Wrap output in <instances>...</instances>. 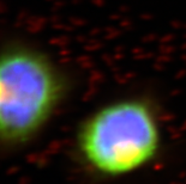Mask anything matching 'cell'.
<instances>
[{
    "label": "cell",
    "instance_id": "1",
    "mask_svg": "<svg viewBox=\"0 0 186 184\" xmlns=\"http://www.w3.org/2000/svg\"><path fill=\"white\" fill-rule=\"evenodd\" d=\"M164 131L159 109L143 96L103 103L78 124L73 151L86 173L103 181L137 175L161 155Z\"/></svg>",
    "mask_w": 186,
    "mask_h": 184
},
{
    "label": "cell",
    "instance_id": "2",
    "mask_svg": "<svg viewBox=\"0 0 186 184\" xmlns=\"http://www.w3.org/2000/svg\"><path fill=\"white\" fill-rule=\"evenodd\" d=\"M71 89L66 71L23 37L0 44V151L31 145L58 114Z\"/></svg>",
    "mask_w": 186,
    "mask_h": 184
}]
</instances>
